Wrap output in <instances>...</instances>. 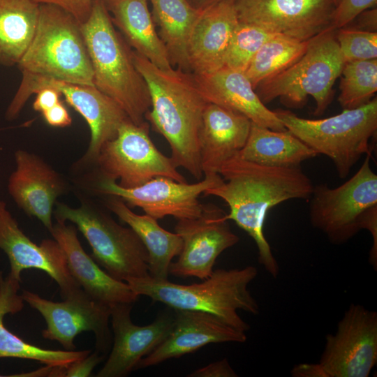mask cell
<instances>
[{
    "mask_svg": "<svg viewBox=\"0 0 377 377\" xmlns=\"http://www.w3.org/2000/svg\"><path fill=\"white\" fill-rule=\"evenodd\" d=\"M223 179L219 186L206 190L205 195L224 200L232 220L253 239L259 263L268 274L276 277L278 263L264 234L267 214L273 207L292 199L309 200L313 185L300 167H273L242 159L236 154L220 168Z\"/></svg>",
    "mask_w": 377,
    "mask_h": 377,
    "instance_id": "6da1fadb",
    "label": "cell"
},
{
    "mask_svg": "<svg viewBox=\"0 0 377 377\" xmlns=\"http://www.w3.org/2000/svg\"><path fill=\"white\" fill-rule=\"evenodd\" d=\"M189 377H237L228 360L224 358L198 369L188 375Z\"/></svg>",
    "mask_w": 377,
    "mask_h": 377,
    "instance_id": "f35d334b",
    "label": "cell"
},
{
    "mask_svg": "<svg viewBox=\"0 0 377 377\" xmlns=\"http://www.w3.org/2000/svg\"><path fill=\"white\" fill-rule=\"evenodd\" d=\"M238 154L247 161L284 168L300 167L302 162L318 155L288 130L274 131L253 122Z\"/></svg>",
    "mask_w": 377,
    "mask_h": 377,
    "instance_id": "83f0119b",
    "label": "cell"
},
{
    "mask_svg": "<svg viewBox=\"0 0 377 377\" xmlns=\"http://www.w3.org/2000/svg\"><path fill=\"white\" fill-rule=\"evenodd\" d=\"M112 22L134 51L156 66L173 68L167 49L159 37L147 0H103Z\"/></svg>",
    "mask_w": 377,
    "mask_h": 377,
    "instance_id": "d4e9b609",
    "label": "cell"
},
{
    "mask_svg": "<svg viewBox=\"0 0 377 377\" xmlns=\"http://www.w3.org/2000/svg\"><path fill=\"white\" fill-rule=\"evenodd\" d=\"M238 23L234 0L219 2L202 10L188 44L191 73H209L224 66Z\"/></svg>",
    "mask_w": 377,
    "mask_h": 377,
    "instance_id": "7402d4cb",
    "label": "cell"
},
{
    "mask_svg": "<svg viewBox=\"0 0 377 377\" xmlns=\"http://www.w3.org/2000/svg\"><path fill=\"white\" fill-rule=\"evenodd\" d=\"M226 215L222 209L209 204L199 217L178 219L175 231L182 238V248L178 259L170 263L169 274L202 280L212 274L219 256L239 240Z\"/></svg>",
    "mask_w": 377,
    "mask_h": 377,
    "instance_id": "2e32d148",
    "label": "cell"
},
{
    "mask_svg": "<svg viewBox=\"0 0 377 377\" xmlns=\"http://www.w3.org/2000/svg\"><path fill=\"white\" fill-rule=\"evenodd\" d=\"M20 295L45 319L44 339L57 341L66 350H74L75 338L82 332H92L97 350L105 353L109 348L110 306L92 299L82 288L61 302L46 300L29 290H23Z\"/></svg>",
    "mask_w": 377,
    "mask_h": 377,
    "instance_id": "4fadbf2b",
    "label": "cell"
},
{
    "mask_svg": "<svg viewBox=\"0 0 377 377\" xmlns=\"http://www.w3.org/2000/svg\"><path fill=\"white\" fill-rule=\"evenodd\" d=\"M38 4L59 7L73 15L80 24L89 18L94 0H32Z\"/></svg>",
    "mask_w": 377,
    "mask_h": 377,
    "instance_id": "d590c367",
    "label": "cell"
},
{
    "mask_svg": "<svg viewBox=\"0 0 377 377\" xmlns=\"http://www.w3.org/2000/svg\"><path fill=\"white\" fill-rule=\"evenodd\" d=\"M254 266L214 270L202 282L189 285L158 279L150 275L126 281L138 295L150 297L170 309L201 311L212 313L232 327L246 332L250 328L239 315L242 310L257 315L258 302L248 289L257 276Z\"/></svg>",
    "mask_w": 377,
    "mask_h": 377,
    "instance_id": "277c9868",
    "label": "cell"
},
{
    "mask_svg": "<svg viewBox=\"0 0 377 377\" xmlns=\"http://www.w3.org/2000/svg\"><path fill=\"white\" fill-rule=\"evenodd\" d=\"M286 128L317 154L333 162L344 179L363 154L371 151L370 140L377 131V98L320 119L300 117L284 110H274Z\"/></svg>",
    "mask_w": 377,
    "mask_h": 377,
    "instance_id": "8992f818",
    "label": "cell"
},
{
    "mask_svg": "<svg viewBox=\"0 0 377 377\" xmlns=\"http://www.w3.org/2000/svg\"><path fill=\"white\" fill-rule=\"evenodd\" d=\"M0 249L7 255L10 271L8 275L21 281V272L35 269L45 272L57 283L62 299L82 288L71 276L64 252L54 239L33 242L20 228L17 221L0 200Z\"/></svg>",
    "mask_w": 377,
    "mask_h": 377,
    "instance_id": "e0dca14e",
    "label": "cell"
},
{
    "mask_svg": "<svg viewBox=\"0 0 377 377\" xmlns=\"http://www.w3.org/2000/svg\"><path fill=\"white\" fill-rule=\"evenodd\" d=\"M95 163L101 178L118 181L124 188L140 186L158 176L186 182L172 158L155 146L145 121L140 124L124 121L117 136L103 145Z\"/></svg>",
    "mask_w": 377,
    "mask_h": 377,
    "instance_id": "30bf717a",
    "label": "cell"
},
{
    "mask_svg": "<svg viewBox=\"0 0 377 377\" xmlns=\"http://www.w3.org/2000/svg\"><path fill=\"white\" fill-rule=\"evenodd\" d=\"M276 35L278 34L257 25L239 22L229 45L224 66L245 72L260 47Z\"/></svg>",
    "mask_w": 377,
    "mask_h": 377,
    "instance_id": "d6a6232c",
    "label": "cell"
},
{
    "mask_svg": "<svg viewBox=\"0 0 377 377\" xmlns=\"http://www.w3.org/2000/svg\"><path fill=\"white\" fill-rule=\"evenodd\" d=\"M81 30L93 69L94 85L116 101L135 124L151 107L147 84L137 69L130 46L113 24L103 0H94Z\"/></svg>",
    "mask_w": 377,
    "mask_h": 377,
    "instance_id": "3957f363",
    "label": "cell"
},
{
    "mask_svg": "<svg viewBox=\"0 0 377 377\" xmlns=\"http://www.w3.org/2000/svg\"><path fill=\"white\" fill-rule=\"evenodd\" d=\"M17 66L22 75L94 86L81 24L55 6H39L34 36Z\"/></svg>",
    "mask_w": 377,
    "mask_h": 377,
    "instance_id": "5b68a950",
    "label": "cell"
},
{
    "mask_svg": "<svg viewBox=\"0 0 377 377\" xmlns=\"http://www.w3.org/2000/svg\"><path fill=\"white\" fill-rule=\"evenodd\" d=\"M333 1H334V4H335V6L337 5V3L339 1V0H333Z\"/></svg>",
    "mask_w": 377,
    "mask_h": 377,
    "instance_id": "ee69618b",
    "label": "cell"
},
{
    "mask_svg": "<svg viewBox=\"0 0 377 377\" xmlns=\"http://www.w3.org/2000/svg\"><path fill=\"white\" fill-rule=\"evenodd\" d=\"M134 64L144 78L151 99L145 119L168 142L173 163L196 179L203 175L198 149V133L208 103L191 72L161 69L134 50Z\"/></svg>",
    "mask_w": 377,
    "mask_h": 377,
    "instance_id": "7a4b0ae2",
    "label": "cell"
},
{
    "mask_svg": "<svg viewBox=\"0 0 377 377\" xmlns=\"http://www.w3.org/2000/svg\"><path fill=\"white\" fill-rule=\"evenodd\" d=\"M371 156V151L366 154L359 170L343 184L313 186L309 199L310 222L332 244H344L357 235L364 213L377 205V175Z\"/></svg>",
    "mask_w": 377,
    "mask_h": 377,
    "instance_id": "9c48e42d",
    "label": "cell"
},
{
    "mask_svg": "<svg viewBox=\"0 0 377 377\" xmlns=\"http://www.w3.org/2000/svg\"><path fill=\"white\" fill-rule=\"evenodd\" d=\"M333 27L311 38L306 50L283 71L260 82L257 94L265 104L276 98L288 107H302L308 96L316 102L315 115L325 112L333 86L344 64Z\"/></svg>",
    "mask_w": 377,
    "mask_h": 377,
    "instance_id": "52a82bcc",
    "label": "cell"
},
{
    "mask_svg": "<svg viewBox=\"0 0 377 377\" xmlns=\"http://www.w3.org/2000/svg\"><path fill=\"white\" fill-rule=\"evenodd\" d=\"M316 363L320 377H367L377 362V313L351 304Z\"/></svg>",
    "mask_w": 377,
    "mask_h": 377,
    "instance_id": "7c38bea8",
    "label": "cell"
},
{
    "mask_svg": "<svg viewBox=\"0 0 377 377\" xmlns=\"http://www.w3.org/2000/svg\"><path fill=\"white\" fill-rule=\"evenodd\" d=\"M15 170L8 181V191L27 215L37 218L50 231L53 207L66 189L63 177L40 156L23 149L15 152Z\"/></svg>",
    "mask_w": 377,
    "mask_h": 377,
    "instance_id": "ffe728a7",
    "label": "cell"
},
{
    "mask_svg": "<svg viewBox=\"0 0 377 377\" xmlns=\"http://www.w3.org/2000/svg\"><path fill=\"white\" fill-rule=\"evenodd\" d=\"M56 221L50 232L62 248L69 272L82 289L92 299L109 306L136 302L139 295L126 281L112 277L85 252L77 237V228Z\"/></svg>",
    "mask_w": 377,
    "mask_h": 377,
    "instance_id": "44dd1931",
    "label": "cell"
},
{
    "mask_svg": "<svg viewBox=\"0 0 377 377\" xmlns=\"http://www.w3.org/2000/svg\"><path fill=\"white\" fill-rule=\"evenodd\" d=\"M133 304L110 306L113 345L97 377H124L136 369L140 361L149 354L166 337L173 323L174 313H160L151 323L139 326L131 318Z\"/></svg>",
    "mask_w": 377,
    "mask_h": 377,
    "instance_id": "ac0fdd59",
    "label": "cell"
},
{
    "mask_svg": "<svg viewBox=\"0 0 377 377\" xmlns=\"http://www.w3.org/2000/svg\"><path fill=\"white\" fill-rule=\"evenodd\" d=\"M20 283L8 276L0 277V358H20L38 362L45 365L67 367L91 350H51L40 348L23 340L7 329L3 317L16 313L23 307V300L17 294Z\"/></svg>",
    "mask_w": 377,
    "mask_h": 377,
    "instance_id": "4316f807",
    "label": "cell"
},
{
    "mask_svg": "<svg viewBox=\"0 0 377 377\" xmlns=\"http://www.w3.org/2000/svg\"><path fill=\"white\" fill-rule=\"evenodd\" d=\"M61 94L54 88L44 87L40 89L37 91L33 103L34 110L41 113L43 112L59 103L61 101Z\"/></svg>",
    "mask_w": 377,
    "mask_h": 377,
    "instance_id": "60d3db41",
    "label": "cell"
},
{
    "mask_svg": "<svg viewBox=\"0 0 377 377\" xmlns=\"http://www.w3.org/2000/svg\"><path fill=\"white\" fill-rule=\"evenodd\" d=\"M377 0H339L332 18V27L335 29L344 27L363 11L376 7Z\"/></svg>",
    "mask_w": 377,
    "mask_h": 377,
    "instance_id": "e575fe53",
    "label": "cell"
},
{
    "mask_svg": "<svg viewBox=\"0 0 377 377\" xmlns=\"http://www.w3.org/2000/svg\"><path fill=\"white\" fill-rule=\"evenodd\" d=\"M193 74L207 102L239 112L259 126L287 130L274 111L260 99L244 72L223 66L212 73Z\"/></svg>",
    "mask_w": 377,
    "mask_h": 377,
    "instance_id": "603a6c76",
    "label": "cell"
},
{
    "mask_svg": "<svg viewBox=\"0 0 377 377\" xmlns=\"http://www.w3.org/2000/svg\"><path fill=\"white\" fill-rule=\"evenodd\" d=\"M42 114L47 124L51 126L63 128L72 124V118L61 101L42 112Z\"/></svg>",
    "mask_w": 377,
    "mask_h": 377,
    "instance_id": "ab89813d",
    "label": "cell"
},
{
    "mask_svg": "<svg viewBox=\"0 0 377 377\" xmlns=\"http://www.w3.org/2000/svg\"><path fill=\"white\" fill-rule=\"evenodd\" d=\"M39 4L32 0H0V66L17 65L36 29Z\"/></svg>",
    "mask_w": 377,
    "mask_h": 377,
    "instance_id": "f546056e",
    "label": "cell"
},
{
    "mask_svg": "<svg viewBox=\"0 0 377 377\" xmlns=\"http://www.w3.org/2000/svg\"><path fill=\"white\" fill-rule=\"evenodd\" d=\"M151 16L158 28V34L168 52L172 65L191 72L188 44L193 27L202 9L195 8L188 0H150Z\"/></svg>",
    "mask_w": 377,
    "mask_h": 377,
    "instance_id": "f1b7e54d",
    "label": "cell"
},
{
    "mask_svg": "<svg viewBox=\"0 0 377 377\" xmlns=\"http://www.w3.org/2000/svg\"><path fill=\"white\" fill-rule=\"evenodd\" d=\"M44 87L58 90L66 101L85 119L91 138L82 161L95 163L103 145L114 139L121 124L129 119L121 106L95 86L73 84L43 77L22 75L21 83L6 112V118H17L27 101Z\"/></svg>",
    "mask_w": 377,
    "mask_h": 377,
    "instance_id": "8fae6325",
    "label": "cell"
},
{
    "mask_svg": "<svg viewBox=\"0 0 377 377\" xmlns=\"http://www.w3.org/2000/svg\"><path fill=\"white\" fill-rule=\"evenodd\" d=\"M106 207L139 237L148 253L149 274L158 279H168L172 260L182 248V240L176 232H169L154 218L138 214L120 198L110 195Z\"/></svg>",
    "mask_w": 377,
    "mask_h": 377,
    "instance_id": "484cf974",
    "label": "cell"
},
{
    "mask_svg": "<svg viewBox=\"0 0 377 377\" xmlns=\"http://www.w3.org/2000/svg\"><path fill=\"white\" fill-rule=\"evenodd\" d=\"M54 214L56 220L76 226L91 248L92 258L114 279L126 281L149 276L147 251L130 227L87 202L77 207L57 202Z\"/></svg>",
    "mask_w": 377,
    "mask_h": 377,
    "instance_id": "ba28073f",
    "label": "cell"
},
{
    "mask_svg": "<svg viewBox=\"0 0 377 377\" xmlns=\"http://www.w3.org/2000/svg\"><path fill=\"white\" fill-rule=\"evenodd\" d=\"M234 6L239 22L302 41L333 27V0H234Z\"/></svg>",
    "mask_w": 377,
    "mask_h": 377,
    "instance_id": "9a60e30c",
    "label": "cell"
},
{
    "mask_svg": "<svg viewBox=\"0 0 377 377\" xmlns=\"http://www.w3.org/2000/svg\"><path fill=\"white\" fill-rule=\"evenodd\" d=\"M174 319L164 339L143 357L136 369L179 357L214 343L246 341V332L227 324L217 316L201 311L173 309Z\"/></svg>",
    "mask_w": 377,
    "mask_h": 377,
    "instance_id": "d6986e66",
    "label": "cell"
},
{
    "mask_svg": "<svg viewBox=\"0 0 377 377\" xmlns=\"http://www.w3.org/2000/svg\"><path fill=\"white\" fill-rule=\"evenodd\" d=\"M191 4L198 9H204L219 2L229 0H192Z\"/></svg>",
    "mask_w": 377,
    "mask_h": 377,
    "instance_id": "7bdbcfd3",
    "label": "cell"
},
{
    "mask_svg": "<svg viewBox=\"0 0 377 377\" xmlns=\"http://www.w3.org/2000/svg\"><path fill=\"white\" fill-rule=\"evenodd\" d=\"M360 228L366 229L371 234L373 245L369 253V262L376 269L377 267V205L367 210L360 220Z\"/></svg>",
    "mask_w": 377,
    "mask_h": 377,
    "instance_id": "74e56055",
    "label": "cell"
},
{
    "mask_svg": "<svg viewBox=\"0 0 377 377\" xmlns=\"http://www.w3.org/2000/svg\"><path fill=\"white\" fill-rule=\"evenodd\" d=\"M310 40L302 41L278 34L267 40L244 72L253 87L256 89L263 80L295 62L306 50Z\"/></svg>",
    "mask_w": 377,
    "mask_h": 377,
    "instance_id": "4dcf8cb0",
    "label": "cell"
},
{
    "mask_svg": "<svg viewBox=\"0 0 377 377\" xmlns=\"http://www.w3.org/2000/svg\"><path fill=\"white\" fill-rule=\"evenodd\" d=\"M223 182L219 174L205 175L202 180L195 184L178 182L167 177L158 176L140 186L127 189L119 186L113 180L101 178L96 190L103 194L117 196L128 207H140L156 220L167 216L178 220L201 216L205 205L200 203L198 197Z\"/></svg>",
    "mask_w": 377,
    "mask_h": 377,
    "instance_id": "5bb4252c",
    "label": "cell"
},
{
    "mask_svg": "<svg viewBox=\"0 0 377 377\" xmlns=\"http://www.w3.org/2000/svg\"><path fill=\"white\" fill-rule=\"evenodd\" d=\"M354 20L356 21V25L353 27V28L364 31H376V7H374L363 11L360 15H358L353 21Z\"/></svg>",
    "mask_w": 377,
    "mask_h": 377,
    "instance_id": "b9f144b4",
    "label": "cell"
},
{
    "mask_svg": "<svg viewBox=\"0 0 377 377\" xmlns=\"http://www.w3.org/2000/svg\"><path fill=\"white\" fill-rule=\"evenodd\" d=\"M340 77L338 101L342 108L364 105L377 91V59L346 62Z\"/></svg>",
    "mask_w": 377,
    "mask_h": 377,
    "instance_id": "1f68e13d",
    "label": "cell"
},
{
    "mask_svg": "<svg viewBox=\"0 0 377 377\" xmlns=\"http://www.w3.org/2000/svg\"><path fill=\"white\" fill-rule=\"evenodd\" d=\"M251 121L246 116L208 102L198 133V149L205 175L219 174L221 165L237 154L249 136Z\"/></svg>",
    "mask_w": 377,
    "mask_h": 377,
    "instance_id": "cb8c5ba5",
    "label": "cell"
},
{
    "mask_svg": "<svg viewBox=\"0 0 377 377\" xmlns=\"http://www.w3.org/2000/svg\"><path fill=\"white\" fill-rule=\"evenodd\" d=\"M335 36L344 63L377 59V31L346 26L336 29Z\"/></svg>",
    "mask_w": 377,
    "mask_h": 377,
    "instance_id": "836d02e7",
    "label": "cell"
},
{
    "mask_svg": "<svg viewBox=\"0 0 377 377\" xmlns=\"http://www.w3.org/2000/svg\"><path fill=\"white\" fill-rule=\"evenodd\" d=\"M104 359V355L98 350L90 353L87 356L79 359L66 369L64 377H85L91 374L94 369Z\"/></svg>",
    "mask_w": 377,
    "mask_h": 377,
    "instance_id": "8d00e7d4",
    "label": "cell"
}]
</instances>
